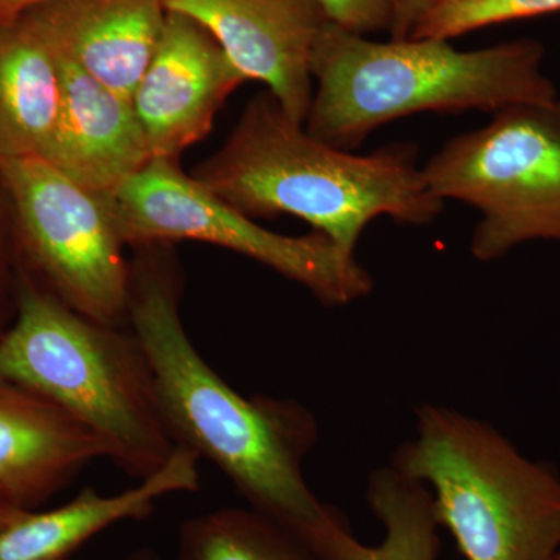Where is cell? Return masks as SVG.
Listing matches in <instances>:
<instances>
[{
	"label": "cell",
	"instance_id": "1",
	"mask_svg": "<svg viewBox=\"0 0 560 560\" xmlns=\"http://www.w3.org/2000/svg\"><path fill=\"white\" fill-rule=\"evenodd\" d=\"M131 272L128 327L149 360L175 444L210 460L250 510L323 555L350 525L305 481V458L318 441L315 416L296 400L231 388L187 335L173 276L149 257Z\"/></svg>",
	"mask_w": 560,
	"mask_h": 560
},
{
	"label": "cell",
	"instance_id": "2",
	"mask_svg": "<svg viewBox=\"0 0 560 560\" xmlns=\"http://www.w3.org/2000/svg\"><path fill=\"white\" fill-rule=\"evenodd\" d=\"M191 176L249 219L289 213L350 254L378 217L425 226L444 208L415 145L338 149L290 119L270 91L246 105L226 143Z\"/></svg>",
	"mask_w": 560,
	"mask_h": 560
},
{
	"label": "cell",
	"instance_id": "3",
	"mask_svg": "<svg viewBox=\"0 0 560 560\" xmlns=\"http://www.w3.org/2000/svg\"><path fill=\"white\" fill-rule=\"evenodd\" d=\"M544 57L536 39L458 50L447 39L378 43L329 21L313 49L316 91L305 130L352 151L372 131L412 114L555 106L560 98Z\"/></svg>",
	"mask_w": 560,
	"mask_h": 560
},
{
	"label": "cell",
	"instance_id": "4",
	"mask_svg": "<svg viewBox=\"0 0 560 560\" xmlns=\"http://www.w3.org/2000/svg\"><path fill=\"white\" fill-rule=\"evenodd\" d=\"M0 378L31 390L90 430L106 459L135 480L160 471L178 445L130 327L95 323L25 283L0 335Z\"/></svg>",
	"mask_w": 560,
	"mask_h": 560
},
{
	"label": "cell",
	"instance_id": "5",
	"mask_svg": "<svg viewBox=\"0 0 560 560\" xmlns=\"http://www.w3.org/2000/svg\"><path fill=\"white\" fill-rule=\"evenodd\" d=\"M390 466L431 490L441 528L466 560H556L560 475L477 418L422 405Z\"/></svg>",
	"mask_w": 560,
	"mask_h": 560
},
{
	"label": "cell",
	"instance_id": "6",
	"mask_svg": "<svg viewBox=\"0 0 560 560\" xmlns=\"http://www.w3.org/2000/svg\"><path fill=\"white\" fill-rule=\"evenodd\" d=\"M422 173L440 200L480 212L470 243L478 260L560 242V103L499 110L480 130L448 140Z\"/></svg>",
	"mask_w": 560,
	"mask_h": 560
},
{
	"label": "cell",
	"instance_id": "7",
	"mask_svg": "<svg viewBox=\"0 0 560 560\" xmlns=\"http://www.w3.org/2000/svg\"><path fill=\"white\" fill-rule=\"evenodd\" d=\"M102 197L125 245L197 241L221 246L300 283L329 307L363 300L374 287L355 254L323 232L291 237L265 230L184 175L176 161L153 158Z\"/></svg>",
	"mask_w": 560,
	"mask_h": 560
},
{
	"label": "cell",
	"instance_id": "8",
	"mask_svg": "<svg viewBox=\"0 0 560 560\" xmlns=\"http://www.w3.org/2000/svg\"><path fill=\"white\" fill-rule=\"evenodd\" d=\"M0 172L55 296L95 323L128 327L132 272L102 195L40 156L0 160Z\"/></svg>",
	"mask_w": 560,
	"mask_h": 560
},
{
	"label": "cell",
	"instance_id": "9",
	"mask_svg": "<svg viewBox=\"0 0 560 560\" xmlns=\"http://www.w3.org/2000/svg\"><path fill=\"white\" fill-rule=\"evenodd\" d=\"M212 33L246 80L267 84L290 119L311 110L312 55L329 18L316 0H164Z\"/></svg>",
	"mask_w": 560,
	"mask_h": 560
},
{
	"label": "cell",
	"instance_id": "10",
	"mask_svg": "<svg viewBox=\"0 0 560 560\" xmlns=\"http://www.w3.org/2000/svg\"><path fill=\"white\" fill-rule=\"evenodd\" d=\"M243 81L208 28L167 11L156 54L132 95L151 156L176 161L205 139L221 105Z\"/></svg>",
	"mask_w": 560,
	"mask_h": 560
},
{
	"label": "cell",
	"instance_id": "11",
	"mask_svg": "<svg viewBox=\"0 0 560 560\" xmlns=\"http://www.w3.org/2000/svg\"><path fill=\"white\" fill-rule=\"evenodd\" d=\"M55 51V50H54ZM61 105L43 160L97 195L109 194L153 156L135 106L58 54Z\"/></svg>",
	"mask_w": 560,
	"mask_h": 560
},
{
	"label": "cell",
	"instance_id": "12",
	"mask_svg": "<svg viewBox=\"0 0 560 560\" xmlns=\"http://www.w3.org/2000/svg\"><path fill=\"white\" fill-rule=\"evenodd\" d=\"M33 24L51 49L132 102L162 31L164 0H50Z\"/></svg>",
	"mask_w": 560,
	"mask_h": 560
},
{
	"label": "cell",
	"instance_id": "13",
	"mask_svg": "<svg viewBox=\"0 0 560 560\" xmlns=\"http://www.w3.org/2000/svg\"><path fill=\"white\" fill-rule=\"evenodd\" d=\"M102 442L60 408L0 378V497L35 511L98 459Z\"/></svg>",
	"mask_w": 560,
	"mask_h": 560
},
{
	"label": "cell",
	"instance_id": "14",
	"mask_svg": "<svg viewBox=\"0 0 560 560\" xmlns=\"http://www.w3.org/2000/svg\"><path fill=\"white\" fill-rule=\"evenodd\" d=\"M200 458L178 447L156 474L113 495L88 488L49 511H27L0 530V560H68L106 529L149 517L165 497L200 489Z\"/></svg>",
	"mask_w": 560,
	"mask_h": 560
},
{
	"label": "cell",
	"instance_id": "15",
	"mask_svg": "<svg viewBox=\"0 0 560 560\" xmlns=\"http://www.w3.org/2000/svg\"><path fill=\"white\" fill-rule=\"evenodd\" d=\"M60 105L57 55L33 21L0 36V160L43 156Z\"/></svg>",
	"mask_w": 560,
	"mask_h": 560
},
{
	"label": "cell",
	"instance_id": "16",
	"mask_svg": "<svg viewBox=\"0 0 560 560\" xmlns=\"http://www.w3.org/2000/svg\"><path fill=\"white\" fill-rule=\"evenodd\" d=\"M366 500L385 530L381 544H361L348 530L324 552V560H438L441 523L423 482L383 467L370 475Z\"/></svg>",
	"mask_w": 560,
	"mask_h": 560
},
{
	"label": "cell",
	"instance_id": "17",
	"mask_svg": "<svg viewBox=\"0 0 560 560\" xmlns=\"http://www.w3.org/2000/svg\"><path fill=\"white\" fill-rule=\"evenodd\" d=\"M175 560H324L307 541L250 508H221L184 522Z\"/></svg>",
	"mask_w": 560,
	"mask_h": 560
},
{
	"label": "cell",
	"instance_id": "18",
	"mask_svg": "<svg viewBox=\"0 0 560 560\" xmlns=\"http://www.w3.org/2000/svg\"><path fill=\"white\" fill-rule=\"evenodd\" d=\"M559 11L560 0H441L411 38L451 40L490 25Z\"/></svg>",
	"mask_w": 560,
	"mask_h": 560
},
{
	"label": "cell",
	"instance_id": "19",
	"mask_svg": "<svg viewBox=\"0 0 560 560\" xmlns=\"http://www.w3.org/2000/svg\"><path fill=\"white\" fill-rule=\"evenodd\" d=\"M330 22L345 31L368 36L389 32L393 24L390 0H316Z\"/></svg>",
	"mask_w": 560,
	"mask_h": 560
},
{
	"label": "cell",
	"instance_id": "20",
	"mask_svg": "<svg viewBox=\"0 0 560 560\" xmlns=\"http://www.w3.org/2000/svg\"><path fill=\"white\" fill-rule=\"evenodd\" d=\"M393 2V24L389 39H410L420 21L430 13L441 0H390Z\"/></svg>",
	"mask_w": 560,
	"mask_h": 560
},
{
	"label": "cell",
	"instance_id": "21",
	"mask_svg": "<svg viewBox=\"0 0 560 560\" xmlns=\"http://www.w3.org/2000/svg\"><path fill=\"white\" fill-rule=\"evenodd\" d=\"M50 0H0V22H11L20 18L24 11L35 9Z\"/></svg>",
	"mask_w": 560,
	"mask_h": 560
},
{
	"label": "cell",
	"instance_id": "22",
	"mask_svg": "<svg viewBox=\"0 0 560 560\" xmlns=\"http://www.w3.org/2000/svg\"><path fill=\"white\" fill-rule=\"evenodd\" d=\"M25 512L27 511L21 510L16 504L10 503L9 500L0 497V530L5 529L11 523L16 522Z\"/></svg>",
	"mask_w": 560,
	"mask_h": 560
},
{
	"label": "cell",
	"instance_id": "23",
	"mask_svg": "<svg viewBox=\"0 0 560 560\" xmlns=\"http://www.w3.org/2000/svg\"><path fill=\"white\" fill-rule=\"evenodd\" d=\"M120 560H162L156 552L143 548V550L132 551L130 555L125 556Z\"/></svg>",
	"mask_w": 560,
	"mask_h": 560
},
{
	"label": "cell",
	"instance_id": "24",
	"mask_svg": "<svg viewBox=\"0 0 560 560\" xmlns=\"http://www.w3.org/2000/svg\"><path fill=\"white\" fill-rule=\"evenodd\" d=\"M556 560H560V552H559V555H558V558H556Z\"/></svg>",
	"mask_w": 560,
	"mask_h": 560
}]
</instances>
